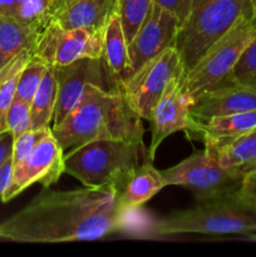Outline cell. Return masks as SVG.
Listing matches in <instances>:
<instances>
[{"label": "cell", "mask_w": 256, "mask_h": 257, "mask_svg": "<svg viewBox=\"0 0 256 257\" xmlns=\"http://www.w3.org/2000/svg\"><path fill=\"white\" fill-rule=\"evenodd\" d=\"M153 4V0H117L115 12L120 19L127 43L135 38L152 10Z\"/></svg>", "instance_id": "obj_23"}, {"label": "cell", "mask_w": 256, "mask_h": 257, "mask_svg": "<svg viewBox=\"0 0 256 257\" xmlns=\"http://www.w3.org/2000/svg\"><path fill=\"white\" fill-rule=\"evenodd\" d=\"M42 30L15 18L0 17V69L22 50L33 49Z\"/></svg>", "instance_id": "obj_20"}, {"label": "cell", "mask_w": 256, "mask_h": 257, "mask_svg": "<svg viewBox=\"0 0 256 257\" xmlns=\"http://www.w3.org/2000/svg\"><path fill=\"white\" fill-rule=\"evenodd\" d=\"M205 148L228 170L245 175L256 168V130L232 140L205 143Z\"/></svg>", "instance_id": "obj_16"}, {"label": "cell", "mask_w": 256, "mask_h": 257, "mask_svg": "<svg viewBox=\"0 0 256 257\" xmlns=\"http://www.w3.org/2000/svg\"><path fill=\"white\" fill-rule=\"evenodd\" d=\"M58 83L57 104H55L53 127L62 120L78 104L88 85H97L102 89L113 92L120 90L110 77L103 58H83L67 65L55 67Z\"/></svg>", "instance_id": "obj_10"}, {"label": "cell", "mask_w": 256, "mask_h": 257, "mask_svg": "<svg viewBox=\"0 0 256 257\" xmlns=\"http://www.w3.org/2000/svg\"><path fill=\"white\" fill-rule=\"evenodd\" d=\"M253 130H256V109L213 117L202 123L197 122V130L193 135L200 136L205 145L232 140Z\"/></svg>", "instance_id": "obj_19"}, {"label": "cell", "mask_w": 256, "mask_h": 257, "mask_svg": "<svg viewBox=\"0 0 256 257\" xmlns=\"http://www.w3.org/2000/svg\"><path fill=\"white\" fill-rule=\"evenodd\" d=\"M238 195L243 200L256 205V168L248 171V172H246L243 175L242 183H241Z\"/></svg>", "instance_id": "obj_30"}, {"label": "cell", "mask_w": 256, "mask_h": 257, "mask_svg": "<svg viewBox=\"0 0 256 257\" xmlns=\"http://www.w3.org/2000/svg\"><path fill=\"white\" fill-rule=\"evenodd\" d=\"M102 58L110 77L120 89L123 83L132 75V69L128 57V43L117 12L110 15L103 32Z\"/></svg>", "instance_id": "obj_17"}, {"label": "cell", "mask_w": 256, "mask_h": 257, "mask_svg": "<svg viewBox=\"0 0 256 257\" xmlns=\"http://www.w3.org/2000/svg\"><path fill=\"white\" fill-rule=\"evenodd\" d=\"M182 59L175 45L167 48L136 70L120 87L130 107L142 119H150L171 80L185 75Z\"/></svg>", "instance_id": "obj_8"}, {"label": "cell", "mask_w": 256, "mask_h": 257, "mask_svg": "<svg viewBox=\"0 0 256 257\" xmlns=\"http://www.w3.org/2000/svg\"><path fill=\"white\" fill-rule=\"evenodd\" d=\"M47 68L48 64L44 60L33 55L29 62H28V64L24 67V69H23L22 74H20L15 98L28 103L32 102Z\"/></svg>", "instance_id": "obj_24"}, {"label": "cell", "mask_w": 256, "mask_h": 257, "mask_svg": "<svg viewBox=\"0 0 256 257\" xmlns=\"http://www.w3.org/2000/svg\"><path fill=\"white\" fill-rule=\"evenodd\" d=\"M32 127L30 118V103L14 98L7 114V131L14 138L19 137Z\"/></svg>", "instance_id": "obj_26"}, {"label": "cell", "mask_w": 256, "mask_h": 257, "mask_svg": "<svg viewBox=\"0 0 256 257\" xmlns=\"http://www.w3.org/2000/svg\"><path fill=\"white\" fill-rule=\"evenodd\" d=\"M232 78L235 84L256 87V35L236 62Z\"/></svg>", "instance_id": "obj_25"}, {"label": "cell", "mask_w": 256, "mask_h": 257, "mask_svg": "<svg viewBox=\"0 0 256 257\" xmlns=\"http://www.w3.org/2000/svg\"><path fill=\"white\" fill-rule=\"evenodd\" d=\"M103 32L94 29H64L49 22L38 37L33 55L47 64L60 67L83 58H100L103 54Z\"/></svg>", "instance_id": "obj_9"}, {"label": "cell", "mask_w": 256, "mask_h": 257, "mask_svg": "<svg viewBox=\"0 0 256 257\" xmlns=\"http://www.w3.org/2000/svg\"><path fill=\"white\" fill-rule=\"evenodd\" d=\"M33 49H24L0 69V135L7 131V114L17 93L20 74L30 58Z\"/></svg>", "instance_id": "obj_22"}, {"label": "cell", "mask_w": 256, "mask_h": 257, "mask_svg": "<svg viewBox=\"0 0 256 257\" xmlns=\"http://www.w3.org/2000/svg\"><path fill=\"white\" fill-rule=\"evenodd\" d=\"M253 15V0H193L190 14L175 40L185 73L190 72L241 19Z\"/></svg>", "instance_id": "obj_5"}, {"label": "cell", "mask_w": 256, "mask_h": 257, "mask_svg": "<svg viewBox=\"0 0 256 257\" xmlns=\"http://www.w3.org/2000/svg\"><path fill=\"white\" fill-rule=\"evenodd\" d=\"M193 98L185 85V75L171 80L161 99L153 108L151 114V140L147 148L148 160L153 162L157 148L161 143L178 131H185L188 135L195 133L197 122L191 114Z\"/></svg>", "instance_id": "obj_11"}, {"label": "cell", "mask_w": 256, "mask_h": 257, "mask_svg": "<svg viewBox=\"0 0 256 257\" xmlns=\"http://www.w3.org/2000/svg\"><path fill=\"white\" fill-rule=\"evenodd\" d=\"M153 231L158 236L251 235L256 231V205L243 200L238 192L231 193L171 213L158 220Z\"/></svg>", "instance_id": "obj_4"}, {"label": "cell", "mask_w": 256, "mask_h": 257, "mask_svg": "<svg viewBox=\"0 0 256 257\" xmlns=\"http://www.w3.org/2000/svg\"><path fill=\"white\" fill-rule=\"evenodd\" d=\"M193 0H153V3L160 7L165 8L166 10L172 13L180 22V25L185 23L190 14L191 7Z\"/></svg>", "instance_id": "obj_29"}, {"label": "cell", "mask_w": 256, "mask_h": 257, "mask_svg": "<svg viewBox=\"0 0 256 257\" xmlns=\"http://www.w3.org/2000/svg\"><path fill=\"white\" fill-rule=\"evenodd\" d=\"M115 4L117 0H54L49 22L64 29L104 30Z\"/></svg>", "instance_id": "obj_14"}, {"label": "cell", "mask_w": 256, "mask_h": 257, "mask_svg": "<svg viewBox=\"0 0 256 257\" xmlns=\"http://www.w3.org/2000/svg\"><path fill=\"white\" fill-rule=\"evenodd\" d=\"M166 186L167 183L161 171L156 170L152 162L147 161L136 170L119 191L120 205L125 211L137 210Z\"/></svg>", "instance_id": "obj_18"}, {"label": "cell", "mask_w": 256, "mask_h": 257, "mask_svg": "<svg viewBox=\"0 0 256 257\" xmlns=\"http://www.w3.org/2000/svg\"><path fill=\"white\" fill-rule=\"evenodd\" d=\"M255 35L256 15L243 18L186 73L185 85L193 102L211 90L235 85L233 67Z\"/></svg>", "instance_id": "obj_6"}, {"label": "cell", "mask_w": 256, "mask_h": 257, "mask_svg": "<svg viewBox=\"0 0 256 257\" xmlns=\"http://www.w3.org/2000/svg\"><path fill=\"white\" fill-rule=\"evenodd\" d=\"M180 27V22L172 13L153 4L152 10L136 33L135 38L128 43L132 74L148 60L175 45Z\"/></svg>", "instance_id": "obj_13"}, {"label": "cell", "mask_w": 256, "mask_h": 257, "mask_svg": "<svg viewBox=\"0 0 256 257\" xmlns=\"http://www.w3.org/2000/svg\"><path fill=\"white\" fill-rule=\"evenodd\" d=\"M253 7H255V12H256V0H253Z\"/></svg>", "instance_id": "obj_33"}, {"label": "cell", "mask_w": 256, "mask_h": 257, "mask_svg": "<svg viewBox=\"0 0 256 257\" xmlns=\"http://www.w3.org/2000/svg\"><path fill=\"white\" fill-rule=\"evenodd\" d=\"M54 0H28L18 20L29 25L44 28L49 23V12Z\"/></svg>", "instance_id": "obj_28"}, {"label": "cell", "mask_w": 256, "mask_h": 257, "mask_svg": "<svg viewBox=\"0 0 256 257\" xmlns=\"http://www.w3.org/2000/svg\"><path fill=\"white\" fill-rule=\"evenodd\" d=\"M57 93L58 83L55 78V67L48 64L42 82L30 102V118H32L30 130L49 127L50 120L54 117Z\"/></svg>", "instance_id": "obj_21"}, {"label": "cell", "mask_w": 256, "mask_h": 257, "mask_svg": "<svg viewBox=\"0 0 256 257\" xmlns=\"http://www.w3.org/2000/svg\"><path fill=\"white\" fill-rule=\"evenodd\" d=\"M256 109V87L235 84L205 93L193 102L191 114L196 122L213 117Z\"/></svg>", "instance_id": "obj_15"}, {"label": "cell", "mask_w": 256, "mask_h": 257, "mask_svg": "<svg viewBox=\"0 0 256 257\" xmlns=\"http://www.w3.org/2000/svg\"><path fill=\"white\" fill-rule=\"evenodd\" d=\"M64 173V151L52 130L35 145L29 157L13 168L12 181L3 195V202H9L33 183H42L48 188Z\"/></svg>", "instance_id": "obj_12"}, {"label": "cell", "mask_w": 256, "mask_h": 257, "mask_svg": "<svg viewBox=\"0 0 256 257\" xmlns=\"http://www.w3.org/2000/svg\"><path fill=\"white\" fill-rule=\"evenodd\" d=\"M52 128H39V130H29L20 135L19 137L14 138L13 142V152H12V160H13V168L19 166L20 163L24 162L32 151L34 150L35 145L47 135Z\"/></svg>", "instance_id": "obj_27"}, {"label": "cell", "mask_w": 256, "mask_h": 257, "mask_svg": "<svg viewBox=\"0 0 256 257\" xmlns=\"http://www.w3.org/2000/svg\"><path fill=\"white\" fill-rule=\"evenodd\" d=\"M147 161V147L143 142L97 140L64 155V173L88 187H109L119 192Z\"/></svg>", "instance_id": "obj_3"}, {"label": "cell", "mask_w": 256, "mask_h": 257, "mask_svg": "<svg viewBox=\"0 0 256 257\" xmlns=\"http://www.w3.org/2000/svg\"><path fill=\"white\" fill-rule=\"evenodd\" d=\"M13 176V160L12 156L0 166V200H2L3 195L9 187L10 181H12Z\"/></svg>", "instance_id": "obj_32"}, {"label": "cell", "mask_w": 256, "mask_h": 257, "mask_svg": "<svg viewBox=\"0 0 256 257\" xmlns=\"http://www.w3.org/2000/svg\"><path fill=\"white\" fill-rule=\"evenodd\" d=\"M161 173L167 186L188 188L197 202L238 192L243 178L242 173L222 167L206 148Z\"/></svg>", "instance_id": "obj_7"}, {"label": "cell", "mask_w": 256, "mask_h": 257, "mask_svg": "<svg viewBox=\"0 0 256 257\" xmlns=\"http://www.w3.org/2000/svg\"><path fill=\"white\" fill-rule=\"evenodd\" d=\"M131 213L122 207L114 188L85 186L52 191L48 187L0 223V237L29 243L98 240L124 227Z\"/></svg>", "instance_id": "obj_1"}, {"label": "cell", "mask_w": 256, "mask_h": 257, "mask_svg": "<svg viewBox=\"0 0 256 257\" xmlns=\"http://www.w3.org/2000/svg\"><path fill=\"white\" fill-rule=\"evenodd\" d=\"M28 0H0V17H12L18 19Z\"/></svg>", "instance_id": "obj_31"}, {"label": "cell", "mask_w": 256, "mask_h": 257, "mask_svg": "<svg viewBox=\"0 0 256 257\" xmlns=\"http://www.w3.org/2000/svg\"><path fill=\"white\" fill-rule=\"evenodd\" d=\"M64 152L97 140L143 142L142 118L130 107L120 90L88 85L78 104L52 128Z\"/></svg>", "instance_id": "obj_2"}]
</instances>
